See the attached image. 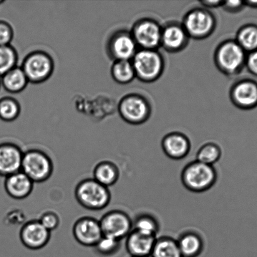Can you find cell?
<instances>
[{
	"instance_id": "2e32d148",
	"label": "cell",
	"mask_w": 257,
	"mask_h": 257,
	"mask_svg": "<svg viewBox=\"0 0 257 257\" xmlns=\"http://www.w3.org/2000/svg\"><path fill=\"white\" fill-rule=\"evenodd\" d=\"M23 156L22 149L15 144L0 143V176L5 178L21 171Z\"/></svg>"
},
{
	"instance_id": "8992f818",
	"label": "cell",
	"mask_w": 257,
	"mask_h": 257,
	"mask_svg": "<svg viewBox=\"0 0 257 257\" xmlns=\"http://www.w3.org/2000/svg\"><path fill=\"white\" fill-rule=\"evenodd\" d=\"M54 163L46 153L32 149L24 153L21 171L34 183L49 180L54 173Z\"/></svg>"
},
{
	"instance_id": "277c9868",
	"label": "cell",
	"mask_w": 257,
	"mask_h": 257,
	"mask_svg": "<svg viewBox=\"0 0 257 257\" xmlns=\"http://www.w3.org/2000/svg\"><path fill=\"white\" fill-rule=\"evenodd\" d=\"M131 62L136 78L143 82L156 81L164 70V60L156 50H138Z\"/></svg>"
},
{
	"instance_id": "5b68a950",
	"label": "cell",
	"mask_w": 257,
	"mask_h": 257,
	"mask_svg": "<svg viewBox=\"0 0 257 257\" xmlns=\"http://www.w3.org/2000/svg\"><path fill=\"white\" fill-rule=\"evenodd\" d=\"M20 67L29 83L39 84L51 77L55 70V63L51 55L47 52L37 50L25 57Z\"/></svg>"
},
{
	"instance_id": "52a82bcc",
	"label": "cell",
	"mask_w": 257,
	"mask_h": 257,
	"mask_svg": "<svg viewBox=\"0 0 257 257\" xmlns=\"http://www.w3.org/2000/svg\"><path fill=\"white\" fill-rule=\"evenodd\" d=\"M182 25L190 38L203 40L215 31L216 20L212 13L207 9L196 8L186 14Z\"/></svg>"
},
{
	"instance_id": "f546056e",
	"label": "cell",
	"mask_w": 257,
	"mask_h": 257,
	"mask_svg": "<svg viewBox=\"0 0 257 257\" xmlns=\"http://www.w3.org/2000/svg\"><path fill=\"white\" fill-rule=\"evenodd\" d=\"M96 252L102 256H111L120 250L121 241L103 235L94 247Z\"/></svg>"
},
{
	"instance_id": "d6a6232c",
	"label": "cell",
	"mask_w": 257,
	"mask_h": 257,
	"mask_svg": "<svg viewBox=\"0 0 257 257\" xmlns=\"http://www.w3.org/2000/svg\"><path fill=\"white\" fill-rule=\"evenodd\" d=\"M245 66L251 74L257 77V50L246 55Z\"/></svg>"
},
{
	"instance_id": "d590c367",
	"label": "cell",
	"mask_w": 257,
	"mask_h": 257,
	"mask_svg": "<svg viewBox=\"0 0 257 257\" xmlns=\"http://www.w3.org/2000/svg\"><path fill=\"white\" fill-rule=\"evenodd\" d=\"M20 216H21V211H17L16 213V216H15V218H18L17 220L15 219V223L16 222L20 223ZM15 217L14 216H13L11 214V213H9V215H7V220L8 221H9L10 223H15Z\"/></svg>"
},
{
	"instance_id": "8fae6325",
	"label": "cell",
	"mask_w": 257,
	"mask_h": 257,
	"mask_svg": "<svg viewBox=\"0 0 257 257\" xmlns=\"http://www.w3.org/2000/svg\"><path fill=\"white\" fill-rule=\"evenodd\" d=\"M137 48L130 32L121 30L113 33L108 39L107 52L114 61L132 60L138 51Z\"/></svg>"
},
{
	"instance_id": "603a6c76",
	"label": "cell",
	"mask_w": 257,
	"mask_h": 257,
	"mask_svg": "<svg viewBox=\"0 0 257 257\" xmlns=\"http://www.w3.org/2000/svg\"><path fill=\"white\" fill-rule=\"evenodd\" d=\"M150 257H183L177 240L168 236L156 238Z\"/></svg>"
},
{
	"instance_id": "e0dca14e",
	"label": "cell",
	"mask_w": 257,
	"mask_h": 257,
	"mask_svg": "<svg viewBox=\"0 0 257 257\" xmlns=\"http://www.w3.org/2000/svg\"><path fill=\"white\" fill-rule=\"evenodd\" d=\"M162 150L168 158L174 160L185 158L190 152L191 145L187 136L179 132L165 135L162 139Z\"/></svg>"
},
{
	"instance_id": "ba28073f",
	"label": "cell",
	"mask_w": 257,
	"mask_h": 257,
	"mask_svg": "<svg viewBox=\"0 0 257 257\" xmlns=\"http://www.w3.org/2000/svg\"><path fill=\"white\" fill-rule=\"evenodd\" d=\"M118 110L123 120L133 125L145 122L152 112L148 100L137 94H130L122 97L118 104Z\"/></svg>"
},
{
	"instance_id": "4fadbf2b",
	"label": "cell",
	"mask_w": 257,
	"mask_h": 257,
	"mask_svg": "<svg viewBox=\"0 0 257 257\" xmlns=\"http://www.w3.org/2000/svg\"><path fill=\"white\" fill-rule=\"evenodd\" d=\"M72 234L78 243L87 247H94L103 236L99 220L90 216L78 219L73 225Z\"/></svg>"
},
{
	"instance_id": "83f0119b",
	"label": "cell",
	"mask_w": 257,
	"mask_h": 257,
	"mask_svg": "<svg viewBox=\"0 0 257 257\" xmlns=\"http://www.w3.org/2000/svg\"><path fill=\"white\" fill-rule=\"evenodd\" d=\"M222 151L220 146L213 143H206L199 149L196 160L205 165L213 166L220 161Z\"/></svg>"
},
{
	"instance_id": "484cf974",
	"label": "cell",
	"mask_w": 257,
	"mask_h": 257,
	"mask_svg": "<svg viewBox=\"0 0 257 257\" xmlns=\"http://www.w3.org/2000/svg\"><path fill=\"white\" fill-rule=\"evenodd\" d=\"M133 230L139 231L145 235L157 237L160 231V224L157 218L151 214L140 213L133 221Z\"/></svg>"
},
{
	"instance_id": "ffe728a7",
	"label": "cell",
	"mask_w": 257,
	"mask_h": 257,
	"mask_svg": "<svg viewBox=\"0 0 257 257\" xmlns=\"http://www.w3.org/2000/svg\"><path fill=\"white\" fill-rule=\"evenodd\" d=\"M183 257H198L205 248V242L200 234L195 231H184L177 239Z\"/></svg>"
},
{
	"instance_id": "cb8c5ba5",
	"label": "cell",
	"mask_w": 257,
	"mask_h": 257,
	"mask_svg": "<svg viewBox=\"0 0 257 257\" xmlns=\"http://www.w3.org/2000/svg\"><path fill=\"white\" fill-rule=\"evenodd\" d=\"M111 75L118 84L125 85L132 82L136 78L131 60L114 61L111 67Z\"/></svg>"
},
{
	"instance_id": "d4e9b609",
	"label": "cell",
	"mask_w": 257,
	"mask_h": 257,
	"mask_svg": "<svg viewBox=\"0 0 257 257\" xmlns=\"http://www.w3.org/2000/svg\"><path fill=\"white\" fill-rule=\"evenodd\" d=\"M235 40L246 53H250L256 50L257 25H243L239 29Z\"/></svg>"
},
{
	"instance_id": "7402d4cb",
	"label": "cell",
	"mask_w": 257,
	"mask_h": 257,
	"mask_svg": "<svg viewBox=\"0 0 257 257\" xmlns=\"http://www.w3.org/2000/svg\"><path fill=\"white\" fill-rule=\"evenodd\" d=\"M0 79L1 85L10 94H19L26 89L29 82L22 68L16 67L5 74Z\"/></svg>"
},
{
	"instance_id": "44dd1931",
	"label": "cell",
	"mask_w": 257,
	"mask_h": 257,
	"mask_svg": "<svg viewBox=\"0 0 257 257\" xmlns=\"http://www.w3.org/2000/svg\"><path fill=\"white\" fill-rule=\"evenodd\" d=\"M120 170L114 163L103 161L98 163L93 170V179L106 187L115 185L120 178Z\"/></svg>"
},
{
	"instance_id": "74e56055",
	"label": "cell",
	"mask_w": 257,
	"mask_h": 257,
	"mask_svg": "<svg viewBox=\"0 0 257 257\" xmlns=\"http://www.w3.org/2000/svg\"><path fill=\"white\" fill-rule=\"evenodd\" d=\"M3 3H4V1H0V4H3Z\"/></svg>"
},
{
	"instance_id": "8d00e7d4",
	"label": "cell",
	"mask_w": 257,
	"mask_h": 257,
	"mask_svg": "<svg viewBox=\"0 0 257 257\" xmlns=\"http://www.w3.org/2000/svg\"><path fill=\"white\" fill-rule=\"evenodd\" d=\"M244 4L245 7L247 6L253 9H257V1H253V0H248V1H244Z\"/></svg>"
},
{
	"instance_id": "836d02e7",
	"label": "cell",
	"mask_w": 257,
	"mask_h": 257,
	"mask_svg": "<svg viewBox=\"0 0 257 257\" xmlns=\"http://www.w3.org/2000/svg\"><path fill=\"white\" fill-rule=\"evenodd\" d=\"M245 7V5L244 4V2L228 1L223 2L221 7H222L226 12L231 13V14H236V13L241 11Z\"/></svg>"
},
{
	"instance_id": "7c38bea8",
	"label": "cell",
	"mask_w": 257,
	"mask_h": 257,
	"mask_svg": "<svg viewBox=\"0 0 257 257\" xmlns=\"http://www.w3.org/2000/svg\"><path fill=\"white\" fill-rule=\"evenodd\" d=\"M20 240L29 250H38L44 248L51 238V232L40 223L39 220L25 222L20 229Z\"/></svg>"
},
{
	"instance_id": "1f68e13d",
	"label": "cell",
	"mask_w": 257,
	"mask_h": 257,
	"mask_svg": "<svg viewBox=\"0 0 257 257\" xmlns=\"http://www.w3.org/2000/svg\"><path fill=\"white\" fill-rule=\"evenodd\" d=\"M14 37V29L9 22L0 20V47L11 45Z\"/></svg>"
},
{
	"instance_id": "30bf717a",
	"label": "cell",
	"mask_w": 257,
	"mask_h": 257,
	"mask_svg": "<svg viewBox=\"0 0 257 257\" xmlns=\"http://www.w3.org/2000/svg\"><path fill=\"white\" fill-rule=\"evenodd\" d=\"M103 235L122 241L133 230V221L124 211H108L99 220Z\"/></svg>"
},
{
	"instance_id": "7a4b0ae2",
	"label": "cell",
	"mask_w": 257,
	"mask_h": 257,
	"mask_svg": "<svg viewBox=\"0 0 257 257\" xmlns=\"http://www.w3.org/2000/svg\"><path fill=\"white\" fill-rule=\"evenodd\" d=\"M75 198L83 208L100 211L107 208L112 200L109 188L106 187L93 178L84 179L75 186Z\"/></svg>"
},
{
	"instance_id": "e575fe53",
	"label": "cell",
	"mask_w": 257,
	"mask_h": 257,
	"mask_svg": "<svg viewBox=\"0 0 257 257\" xmlns=\"http://www.w3.org/2000/svg\"><path fill=\"white\" fill-rule=\"evenodd\" d=\"M224 1H215V0H212V1H207V0H205V1H201L200 2V4L203 5V7L205 8H208V9H215V8H217L218 7H221Z\"/></svg>"
},
{
	"instance_id": "9c48e42d",
	"label": "cell",
	"mask_w": 257,
	"mask_h": 257,
	"mask_svg": "<svg viewBox=\"0 0 257 257\" xmlns=\"http://www.w3.org/2000/svg\"><path fill=\"white\" fill-rule=\"evenodd\" d=\"M162 28L154 20L143 19L133 25L130 33L140 49L157 50L160 47Z\"/></svg>"
},
{
	"instance_id": "5bb4252c",
	"label": "cell",
	"mask_w": 257,
	"mask_h": 257,
	"mask_svg": "<svg viewBox=\"0 0 257 257\" xmlns=\"http://www.w3.org/2000/svg\"><path fill=\"white\" fill-rule=\"evenodd\" d=\"M230 96L239 109H254L257 106V83L250 79L241 80L231 87Z\"/></svg>"
},
{
	"instance_id": "f35d334b",
	"label": "cell",
	"mask_w": 257,
	"mask_h": 257,
	"mask_svg": "<svg viewBox=\"0 0 257 257\" xmlns=\"http://www.w3.org/2000/svg\"><path fill=\"white\" fill-rule=\"evenodd\" d=\"M0 86H1V81H0Z\"/></svg>"
},
{
	"instance_id": "4dcf8cb0",
	"label": "cell",
	"mask_w": 257,
	"mask_h": 257,
	"mask_svg": "<svg viewBox=\"0 0 257 257\" xmlns=\"http://www.w3.org/2000/svg\"><path fill=\"white\" fill-rule=\"evenodd\" d=\"M39 221L50 232L56 230L60 223L59 216L53 211H45L40 216Z\"/></svg>"
},
{
	"instance_id": "d6986e66",
	"label": "cell",
	"mask_w": 257,
	"mask_h": 257,
	"mask_svg": "<svg viewBox=\"0 0 257 257\" xmlns=\"http://www.w3.org/2000/svg\"><path fill=\"white\" fill-rule=\"evenodd\" d=\"M126 238V249L131 257H150L157 237L132 230Z\"/></svg>"
},
{
	"instance_id": "3957f363",
	"label": "cell",
	"mask_w": 257,
	"mask_h": 257,
	"mask_svg": "<svg viewBox=\"0 0 257 257\" xmlns=\"http://www.w3.org/2000/svg\"><path fill=\"white\" fill-rule=\"evenodd\" d=\"M246 58V53L235 40L221 43L214 57L218 70L228 76H233L242 71L245 66Z\"/></svg>"
},
{
	"instance_id": "4316f807",
	"label": "cell",
	"mask_w": 257,
	"mask_h": 257,
	"mask_svg": "<svg viewBox=\"0 0 257 257\" xmlns=\"http://www.w3.org/2000/svg\"><path fill=\"white\" fill-rule=\"evenodd\" d=\"M21 113V105L17 99L12 97L0 99V119L6 122L15 121Z\"/></svg>"
},
{
	"instance_id": "6da1fadb",
	"label": "cell",
	"mask_w": 257,
	"mask_h": 257,
	"mask_svg": "<svg viewBox=\"0 0 257 257\" xmlns=\"http://www.w3.org/2000/svg\"><path fill=\"white\" fill-rule=\"evenodd\" d=\"M181 182L191 192L201 193L210 190L218 180V173L213 166L197 160L188 163L181 173Z\"/></svg>"
},
{
	"instance_id": "f1b7e54d",
	"label": "cell",
	"mask_w": 257,
	"mask_h": 257,
	"mask_svg": "<svg viewBox=\"0 0 257 257\" xmlns=\"http://www.w3.org/2000/svg\"><path fill=\"white\" fill-rule=\"evenodd\" d=\"M19 55L12 45L0 47V77L17 67Z\"/></svg>"
},
{
	"instance_id": "ac0fdd59",
	"label": "cell",
	"mask_w": 257,
	"mask_h": 257,
	"mask_svg": "<svg viewBox=\"0 0 257 257\" xmlns=\"http://www.w3.org/2000/svg\"><path fill=\"white\" fill-rule=\"evenodd\" d=\"M34 187V183L22 171L5 178V190L14 200H22L29 197Z\"/></svg>"
},
{
	"instance_id": "9a60e30c",
	"label": "cell",
	"mask_w": 257,
	"mask_h": 257,
	"mask_svg": "<svg viewBox=\"0 0 257 257\" xmlns=\"http://www.w3.org/2000/svg\"><path fill=\"white\" fill-rule=\"evenodd\" d=\"M190 39L182 24L168 23L162 28L160 47L169 53L180 52L188 46Z\"/></svg>"
}]
</instances>
